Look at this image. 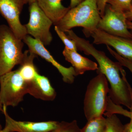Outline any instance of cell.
Returning a JSON list of instances; mask_svg holds the SVG:
<instances>
[{
    "label": "cell",
    "mask_w": 132,
    "mask_h": 132,
    "mask_svg": "<svg viewBox=\"0 0 132 132\" xmlns=\"http://www.w3.org/2000/svg\"><path fill=\"white\" fill-rule=\"evenodd\" d=\"M75 42L78 50L87 55H91L97 61L98 67L97 71L105 76L110 85L109 97L113 103L123 105L132 110V88L128 81L123 66L118 62H114L103 51L96 49L89 41L73 33L70 37Z\"/></svg>",
    "instance_id": "6da1fadb"
},
{
    "label": "cell",
    "mask_w": 132,
    "mask_h": 132,
    "mask_svg": "<svg viewBox=\"0 0 132 132\" xmlns=\"http://www.w3.org/2000/svg\"><path fill=\"white\" fill-rule=\"evenodd\" d=\"M101 17L97 0H85L75 7L70 9L64 17L55 26L64 32L76 27H81L87 37L97 28Z\"/></svg>",
    "instance_id": "7a4b0ae2"
},
{
    "label": "cell",
    "mask_w": 132,
    "mask_h": 132,
    "mask_svg": "<svg viewBox=\"0 0 132 132\" xmlns=\"http://www.w3.org/2000/svg\"><path fill=\"white\" fill-rule=\"evenodd\" d=\"M97 72L88 85L84 98V113L87 121L103 116L107 105L108 81L103 74Z\"/></svg>",
    "instance_id": "3957f363"
},
{
    "label": "cell",
    "mask_w": 132,
    "mask_h": 132,
    "mask_svg": "<svg viewBox=\"0 0 132 132\" xmlns=\"http://www.w3.org/2000/svg\"><path fill=\"white\" fill-rule=\"evenodd\" d=\"M24 43L16 38L8 26L0 25V77L21 64Z\"/></svg>",
    "instance_id": "277c9868"
},
{
    "label": "cell",
    "mask_w": 132,
    "mask_h": 132,
    "mask_svg": "<svg viewBox=\"0 0 132 132\" xmlns=\"http://www.w3.org/2000/svg\"><path fill=\"white\" fill-rule=\"evenodd\" d=\"M28 82L22 77L18 69L0 77V100L3 106H18L28 94Z\"/></svg>",
    "instance_id": "5b68a950"
},
{
    "label": "cell",
    "mask_w": 132,
    "mask_h": 132,
    "mask_svg": "<svg viewBox=\"0 0 132 132\" xmlns=\"http://www.w3.org/2000/svg\"><path fill=\"white\" fill-rule=\"evenodd\" d=\"M29 19L24 25L28 35L39 40L45 46L53 40L50 28L53 22L39 7L37 2L29 5Z\"/></svg>",
    "instance_id": "8992f818"
},
{
    "label": "cell",
    "mask_w": 132,
    "mask_h": 132,
    "mask_svg": "<svg viewBox=\"0 0 132 132\" xmlns=\"http://www.w3.org/2000/svg\"><path fill=\"white\" fill-rule=\"evenodd\" d=\"M27 0H0V14L6 21L16 38L23 40L28 35L26 27L20 20V15Z\"/></svg>",
    "instance_id": "52a82bcc"
},
{
    "label": "cell",
    "mask_w": 132,
    "mask_h": 132,
    "mask_svg": "<svg viewBox=\"0 0 132 132\" xmlns=\"http://www.w3.org/2000/svg\"><path fill=\"white\" fill-rule=\"evenodd\" d=\"M127 20L125 13L114 10L107 4L97 28L112 35L132 39V33L128 28Z\"/></svg>",
    "instance_id": "ba28073f"
},
{
    "label": "cell",
    "mask_w": 132,
    "mask_h": 132,
    "mask_svg": "<svg viewBox=\"0 0 132 132\" xmlns=\"http://www.w3.org/2000/svg\"><path fill=\"white\" fill-rule=\"evenodd\" d=\"M23 41L27 45L29 50L51 63L57 69L62 76L64 82L69 84L73 83L76 76H77L73 67L67 68L60 64L39 40L36 39L31 36L28 35L26 36Z\"/></svg>",
    "instance_id": "9c48e42d"
},
{
    "label": "cell",
    "mask_w": 132,
    "mask_h": 132,
    "mask_svg": "<svg viewBox=\"0 0 132 132\" xmlns=\"http://www.w3.org/2000/svg\"><path fill=\"white\" fill-rule=\"evenodd\" d=\"M96 45L111 46L121 56L132 60V39L112 35L97 28L89 34Z\"/></svg>",
    "instance_id": "30bf717a"
},
{
    "label": "cell",
    "mask_w": 132,
    "mask_h": 132,
    "mask_svg": "<svg viewBox=\"0 0 132 132\" xmlns=\"http://www.w3.org/2000/svg\"><path fill=\"white\" fill-rule=\"evenodd\" d=\"M7 108L3 106L2 112L5 117L4 128L9 132H49L56 128L60 122L55 121L32 122L15 120L10 116Z\"/></svg>",
    "instance_id": "8fae6325"
},
{
    "label": "cell",
    "mask_w": 132,
    "mask_h": 132,
    "mask_svg": "<svg viewBox=\"0 0 132 132\" xmlns=\"http://www.w3.org/2000/svg\"><path fill=\"white\" fill-rule=\"evenodd\" d=\"M28 93L36 98L45 101H53L57 93L48 78L39 73L35 78L28 82Z\"/></svg>",
    "instance_id": "7c38bea8"
},
{
    "label": "cell",
    "mask_w": 132,
    "mask_h": 132,
    "mask_svg": "<svg viewBox=\"0 0 132 132\" xmlns=\"http://www.w3.org/2000/svg\"><path fill=\"white\" fill-rule=\"evenodd\" d=\"M62 54L66 60L72 64L77 76L83 74L87 71H95L98 69V65L96 62L83 57L77 52L65 47Z\"/></svg>",
    "instance_id": "4fadbf2b"
},
{
    "label": "cell",
    "mask_w": 132,
    "mask_h": 132,
    "mask_svg": "<svg viewBox=\"0 0 132 132\" xmlns=\"http://www.w3.org/2000/svg\"><path fill=\"white\" fill-rule=\"evenodd\" d=\"M38 5L51 20L54 26L59 22L70 9L62 3V0H38Z\"/></svg>",
    "instance_id": "5bb4252c"
},
{
    "label": "cell",
    "mask_w": 132,
    "mask_h": 132,
    "mask_svg": "<svg viewBox=\"0 0 132 132\" xmlns=\"http://www.w3.org/2000/svg\"><path fill=\"white\" fill-rule=\"evenodd\" d=\"M24 53L23 60L18 69L25 80L30 82L35 78L38 73L34 63V60L37 55L29 49L26 50Z\"/></svg>",
    "instance_id": "9a60e30c"
},
{
    "label": "cell",
    "mask_w": 132,
    "mask_h": 132,
    "mask_svg": "<svg viewBox=\"0 0 132 132\" xmlns=\"http://www.w3.org/2000/svg\"><path fill=\"white\" fill-rule=\"evenodd\" d=\"M106 119L103 116L88 121L80 132H105Z\"/></svg>",
    "instance_id": "2e32d148"
},
{
    "label": "cell",
    "mask_w": 132,
    "mask_h": 132,
    "mask_svg": "<svg viewBox=\"0 0 132 132\" xmlns=\"http://www.w3.org/2000/svg\"><path fill=\"white\" fill-rule=\"evenodd\" d=\"M106 128L105 132H126L125 125L115 114L106 116Z\"/></svg>",
    "instance_id": "e0dca14e"
},
{
    "label": "cell",
    "mask_w": 132,
    "mask_h": 132,
    "mask_svg": "<svg viewBox=\"0 0 132 132\" xmlns=\"http://www.w3.org/2000/svg\"><path fill=\"white\" fill-rule=\"evenodd\" d=\"M132 0H109L108 4L117 12H125L132 9Z\"/></svg>",
    "instance_id": "ac0fdd59"
},
{
    "label": "cell",
    "mask_w": 132,
    "mask_h": 132,
    "mask_svg": "<svg viewBox=\"0 0 132 132\" xmlns=\"http://www.w3.org/2000/svg\"><path fill=\"white\" fill-rule=\"evenodd\" d=\"M80 131L77 121L74 120L70 122H59L56 128L49 132H80Z\"/></svg>",
    "instance_id": "d6986e66"
},
{
    "label": "cell",
    "mask_w": 132,
    "mask_h": 132,
    "mask_svg": "<svg viewBox=\"0 0 132 132\" xmlns=\"http://www.w3.org/2000/svg\"><path fill=\"white\" fill-rule=\"evenodd\" d=\"M54 30L60 39L62 41L65 46V47L70 50L77 52L78 48L76 43L74 40L70 39L66 35L65 32L60 30L58 27L55 26Z\"/></svg>",
    "instance_id": "ffe728a7"
},
{
    "label": "cell",
    "mask_w": 132,
    "mask_h": 132,
    "mask_svg": "<svg viewBox=\"0 0 132 132\" xmlns=\"http://www.w3.org/2000/svg\"><path fill=\"white\" fill-rule=\"evenodd\" d=\"M107 48L110 53L123 67L128 69L132 74V60L126 59L121 56L109 46H107Z\"/></svg>",
    "instance_id": "44dd1931"
},
{
    "label": "cell",
    "mask_w": 132,
    "mask_h": 132,
    "mask_svg": "<svg viewBox=\"0 0 132 132\" xmlns=\"http://www.w3.org/2000/svg\"><path fill=\"white\" fill-rule=\"evenodd\" d=\"M109 0H97V3L99 13L101 17L104 16L105 9Z\"/></svg>",
    "instance_id": "7402d4cb"
},
{
    "label": "cell",
    "mask_w": 132,
    "mask_h": 132,
    "mask_svg": "<svg viewBox=\"0 0 132 132\" xmlns=\"http://www.w3.org/2000/svg\"><path fill=\"white\" fill-rule=\"evenodd\" d=\"M85 1V0H70V4L69 7L70 9L75 7Z\"/></svg>",
    "instance_id": "603a6c76"
},
{
    "label": "cell",
    "mask_w": 132,
    "mask_h": 132,
    "mask_svg": "<svg viewBox=\"0 0 132 132\" xmlns=\"http://www.w3.org/2000/svg\"><path fill=\"white\" fill-rule=\"evenodd\" d=\"M125 126L126 132H132V119H130V122Z\"/></svg>",
    "instance_id": "cb8c5ba5"
},
{
    "label": "cell",
    "mask_w": 132,
    "mask_h": 132,
    "mask_svg": "<svg viewBox=\"0 0 132 132\" xmlns=\"http://www.w3.org/2000/svg\"><path fill=\"white\" fill-rule=\"evenodd\" d=\"M125 13L127 20L132 22V9L130 11L125 12Z\"/></svg>",
    "instance_id": "d4e9b609"
},
{
    "label": "cell",
    "mask_w": 132,
    "mask_h": 132,
    "mask_svg": "<svg viewBox=\"0 0 132 132\" xmlns=\"http://www.w3.org/2000/svg\"><path fill=\"white\" fill-rule=\"evenodd\" d=\"M128 28L129 29L132 30V22L127 20V21Z\"/></svg>",
    "instance_id": "484cf974"
},
{
    "label": "cell",
    "mask_w": 132,
    "mask_h": 132,
    "mask_svg": "<svg viewBox=\"0 0 132 132\" xmlns=\"http://www.w3.org/2000/svg\"><path fill=\"white\" fill-rule=\"evenodd\" d=\"M3 106V105L1 101V100H0V113L2 111ZM1 129H2V127L1 124H0V130H1Z\"/></svg>",
    "instance_id": "4316f807"
},
{
    "label": "cell",
    "mask_w": 132,
    "mask_h": 132,
    "mask_svg": "<svg viewBox=\"0 0 132 132\" xmlns=\"http://www.w3.org/2000/svg\"><path fill=\"white\" fill-rule=\"evenodd\" d=\"M127 117L130 118V119H132V110L128 112L127 116Z\"/></svg>",
    "instance_id": "83f0119b"
},
{
    "label": "cell",
    "mask_w": 132,
    "mask_h": 132,
    "mask_svg": "<svg viewBox=\"0 0 132 132\" xmlns=\"http://www.w3.org/2000/svg\"><path fill=\"white\" fill-rule=\"evenodd\" d=\"M38 0H27L29 5H30L34 3L37 2Z\"/></svg>",
    "instance_id": "f1b7e54d"
},
{
    "label": "cell",
    "mask_w": 132,
    "mask_h": 132,
    "mask_svg": "<svg viewBox=\"0 0 132 132\" xmlns=\"http://www.w3.org/2000/svg\"><path fill=\"white\" fill-rule=\"evenodd\" d=\"M0 132H9L6 128H4L3 129L0 130Z\"/></svg>",
    "instance_id": "f546056e"
},
{
    "label": "cell",
    "mask_w": 132,
    "mask_h": 132,
    "mask_svg": "<svg viewBox=\"0 0 132 132\" xmlns=\"http://www.w3.org/2000/svg\"><path fill=\"white\" fill-rule=\"evenodd\" d=\"M131 32L132 33V30H131Z\"/></svg>",
    "instance_id": "4dcf8cb0"
},
{
    "label": "cell",
    "mask_w": 132,
    "mask_h": 132,
    "mask_svg": "<svg viewBox=\"0 0 132 132\" xmlns=\"http://www.w3.org/2000/svg\"></svg>",
    "instance_id": "1f68e13d"
}]
</instances>
